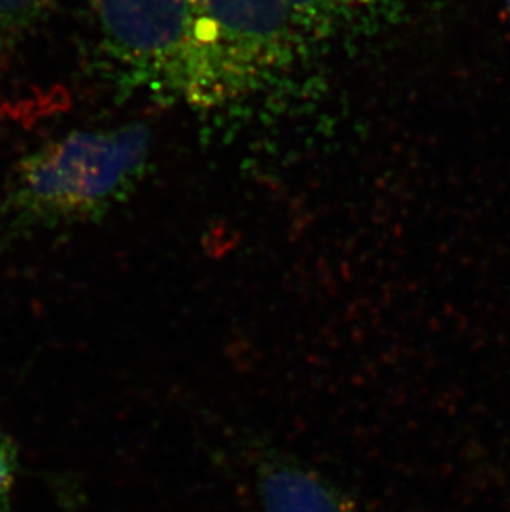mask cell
<instances>
[{"label":"cell","mask_w":510,"mask_h":512,"mask_svg":"<svg viewBox=\"0 0 510 512\" xmlns=\"http://www.w3.org/2000/svg\"><path fill=\"white\" fill-rule=\"evenodd\" d=\"M153 148L143 123L75 130L22 156L0 196V252L25 237L92 223L140 183Z\"/></svg>","instance_id":"6da1fadb"},{"label":"cell","mask_w":510,"mask_h":512,"mask_svg":"<svg viewBox=\"0 0 510 512\" xmlns=\"http://www.w3.org/2000/svg\"><path fill=\"white\" fill-rule=\"evenodd\" d=\"M95 65L128 90L171 93L198 107L236 98L193 0H90Z\"/></svg>","instance_id":"7a4b0ae2"},{"label":"cell","mask_w":510,"mask_h":512,"mask_svg":"<svg viewBox=\"0 0 510 512\" xmlns=\"http://www.w3.org/2000/svg\"><path fill=\"white\" fill-rule=\"evenodd\" d=\"M234 95L292 65L302 32L284 0H193Z\"/></svg>","instance_id":"3957f363"},{"label":"cell","mask_w":510,"mask_h":512,"mask_svg":"<svg viewBox=\"0 0 510 512\" xmlns=\"http://www.w3.org/2000/svg\"><path fill=\"white\" fill-rule=\"evenodd\" d=\"M249 461L262 512H363L337 484L277 446L255 441Z\"/></svg>","instance_id":"277c9868"},{"label":"cell","mask_w":510,"mask_h":512,"mask_svg":"<svg viewBox=\"0 0 510 512\" xmlns=\"http://www.w3.org/2000/svg\"><path fill=\"white\" fill-rule=\"evenodd\" d=\"M413 0H284L302 35L330 37L358 25H378L408 9Z\"/></svg>","instance_id":"5b68a950"},{"label":"cell","mask_w":510,"mask_h":512,"mask_svg":"<svg viewBox=\"0 0 510 512\" xmlns=\"http://www.w3.org/2000/svg\"><path fill=\"white\" fill-rule=\"evenodd\" d=\"M57 0H0V55L24 42Z\"/></svg>","instance_id":"8992f818"},{"label":"cell","mask_w":510,"mask_h":512,"mask_svg":"<svg viewBox=\"0 0 510 512\" xmlns=\"http://www.w3.org/2000/svg\"><path fill=\"white\" fill-rule=\"evenodd\" d=\"M507 14H509L510 19V0H506Z\"/></svg>","instance_id":"52a82bcc"},{"label":"cell","mask_w":510,"mask_h":512,"mask_svg":"<svg viewBox=\"0 0 510 512\" xmlns=\"http://www.w3.org/2000/svg\"><path fill=\"white\" fill-rule=\"evenodd\" d=\"M0 431H2V430H0Z\"/></svg>","instance_id":"ba28073f"}]
</instances>
